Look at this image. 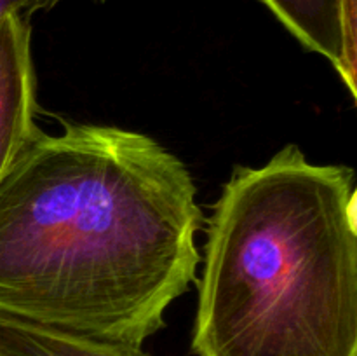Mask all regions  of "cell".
I'll return each mask as SVG.
<instances>
[{"label":"cell","mask_w":357,"mask_h":356,"mask_svg":"<svg viewBox=\"0 0 357 356\" xmlns=\"http://www.w3.org/2000/svg\"><path fill=\"white\" fill-rule=\"evenodd\" d=\"M204 223L190 170L152 136L38 129L0 178V313L142 346L197 279Z\"/></svg>","instance_id":"cell-1"},{"label":"cell","mask_w":357,"mask_h":356,"mask_svg":"<svg viewBox=\"0 0 357 356\" xmlns=\"http://www.w3.org/2000/svg\"><path fill=\"white\" fill-rule=\"evenodd\" d=\"M195 356H357L356 171L284 145L206 220Z\"/></svg>","instance_id":"cell-2"},{"label":"cell","mask_w":357,"mask_h":356,"mask_svg":"<svg viewBox=\"0 0 357 356\" xmlns=\"http://www.w3.org/2000/svg\"><path fill=\"white\" fill-rule=\"evenodd\" d=\"M37 112L30 17L10 13L0 20V178L17 150L40 129Z\"/></svg>","instance_id":"cell-3"},{"label":"cell","mask_w":357,"mask_h":356,"mask_svg":"<svg viewBox=\"0 0 357 356\" xmlns=\"http://www.w3.org/2000/svg\"><path fill=\"white\" fill-rule=\"evenodd\" d=\"M309 51L326 58L357 96V0H261Z\"/></svg>","instance_id":"cell-4"},{"label":"cell","mask_w":357,"mask_h":356,"mask_svg":"<svg viewBox=\"0 0 357 356\" xmlns=\"http://www.w3.org/2000/svg\"><path fill=\"white\" fill-rule=\"evenodd\" d=\"M0 356H150L142 346L105 341L0 313Z\"/></svg>","instance_id":"cell-5"},{"label":"cell","mask_w":357,"mask_h":356,"mask_svg":"<svg viewBox=\"0 0 357 356\" xmlns=\"http://www.w3.org/2000/svg\"><path fill=\"white\" fill-rule=\"evenodd\" d=\"M61 0H21V14L26 17H30L33 13L38 10H51L54 9ZM91 2L103 3L107 0H91Z\"/></svg>","instance_id":"cell-6"},{"label":"cell","mask_w":357,"mask_h":356,"mask_svg":"<svg viewBox=\"0 0 357 356\" xmlns=\"http://www.w3.org/2000/svg\"><path fill=\"white\" fill-rule=\"evenodd\" d=\"M10 13H21V0H0V20Z\"/></svg>","instance_id":"cell-7"}]
</instances>
